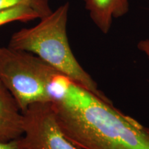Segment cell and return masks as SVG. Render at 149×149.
Listing matches in <instances>:
<instances>
[{
  "mask_svg": "<svg viewBox=\"0 0 149 149\" xmlns=\"http://www.w3.org/2000/svg\"><path fill=\"white\" fill-rule=\"evenodd\" d=\"M62 75L34 54L0 46V80L22 113L31 104L53 102Z\"/></svg>",
  "mask_w": 149,
  "mask_h": 149,
  "instance_id": "3957f363",
  "label": "cell"
},
{
  "mask_svg": "<svg viewBox=\"0 0 149 149\" xmlns=\"http://www.w3.org/2000/svg\"><path fill=\"white\" fill-rule=\"evenodd\" d=\"M51 104L64 135L80 149H149L148 128L72 80Z\"/></svg>",
  "mask_w": 149,
  "mask_h": 149,
  "instance_id": "6da1fadb",
  "label": "cell"
},
{
  "mask_svg": "<svg viewBox=\"0 0 149 149\" xmlns=\"http://www.w3.org/2000/svg\"><path fill=\"white\" fill-rule=\"evenodd\" d=\"M22 5L31 6L40 15L41 19L53 12L50 0H0V11Z\"/></svg>",
  "mask_w": 149,
  "mask_h": 149,
  "instance_id": "ba28073f",
  "label": "cell"
},
{
  "mask_svg": "<svg viewBox=\"0 0 149 149\" xmlns=\"http://www.w3.org/2000/svg\"><path fill=\"white\" fill-rule=\"evenodd\" d=\"M23 134V113L15 99L0 80V141L16 140Z\"/></svg>",
  "mask_w": 149,
  "mask_h": 149,
  "instance_id": "5b68a950",
  "label": "cell"
},
{
  "mask_svg": "<svg viewBox=\"0 0 149 149\" xmlns=\"http://www.w3.org/2000/svg\"><path fill=\"white\" fill-rule=\"evenodd\" d=\"M23 116L21 149H80L64 135L51 103L31 104Z\"/></svg>",
  "mask_w": 149,
  "mask_h": 149,
  "instance_id": "277c9868",
  "label": "cell"
},
{
  "mask_svg": "<svg viewBox=\"0 0 149 149\" xmlns=\"http://www.w3.org/2000/svg\"><path fill=\"white\" fill-rule=\"evenodd\" d=\"M137 48L149 59V38L139 41L137 44Z\"/></svg>",
  "mask_w": 149,
  "mask_h": 149,
  "instance_id": "30bf717a",
  "label": "cell"
},
{
  "mask_svg": "<svg viewBox=\"0 0 149 149\" xmlns=\"http://www.w3.org/2000/svg\"><path fill=\"white\" fill-rule=\"evenodd\" d=\"M0 149H21L19 139L9 141V142L0 141Z\"/></svg>",
  "mask_w": 149,
  "mask_h": 149,
  "instance_id": "9c48e42d",
  "label": "cell"
},
{
  "mask_svg": "<svg viewBox=\"0 0 149 149\" xmlns=\"http://www.w3.org/2000/svg\"><path fill=\"white\" fill-rule=\"evenodd\" d=\"M38 19L40 15L31 6L22 5L0 11V26L14 22H28Z\"/></svg>",
  "mask_w": 149,
  "mask_h": 149,
  "instance_id": "52a82bcc",
  "label": "cell"
},
{
  "mask_svg": "<svg viewBox=\"0 0 149 149\" xmlns=\"http://www.w3.org/2000/svg\"><path fill=\"white\" fill-rule=\"evenodd\" d=\"M130 0H83L93 23L104 34L111 29L113 19L129 12Z\"/></svg>",
  "mask_w": 149,
  "mask_h": 149,
  "instance_id": "8992f818",
  "label": "cell"
},
{
  "mask_svg": "<svg viewBox=\"0 0 149 149\" xmlns=\"http://www.w3.org/2000/svg\"><path fill=\"white\" fill-rule=\"evenodd\" d=\"M69 3L60 6L31 28H24L10 37L8 47L33 53L73 82L105 100H110L72 53L67 36Z\"/></svg>",
  "mask_w": 149,
  "mask_h": 149,
  "instance_id": "7a4b0ae2",
  "label": "cell"
}]
</instances>
